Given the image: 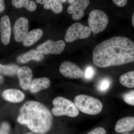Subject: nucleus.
I'll list each match as a JSON object with an SVG mask.
<instances>
[{"label": "nucleus", "mask_w": 134, "mask_h": 134, "mask_svg": "<svg viewBox=\"0 0 134 134\" xmlns=\"http://www.w3.org/2000/svg\"><path fill=\"white\" fill-rule=\"evenodd\" d=\"M92 60L94 65L101 68L133 62L134 43L126 37H113L95 47Z\"/></svg>", "instance_id": "nucleus-1"}, {"label": "nucleus", "mask_w": 134, "mask_h": 134, "mask_svg": "<svg viewBox=\"0 0 134 134\" xmlns=\"http://www.w3.org/2000/svg\"><path fill=\"white\" fill-rule=\"evenodd\" d=\"M18 122L37 133L44 134L49 131L53 123V117L45 106L38 101L30 100L20 108Z\"/></svg>", "instance_id": "nucleus-2"}, {"label": "nucleus", "mask_w": 134, "mask_h": 134, "mask_svg": "<svg viewBox=\"0 0 134 134\" xmlns=\"http://www.w3.org/2000/svg\"><path fill=\"white\" fill-rule=\"evenodd\" d=\"M74 104L82 112L90 115H95L101 112L103 105L101 102L93 97L79 95L74 99Z\"/></svg>", "instance_id": "nucleus-3"}, {"label": "nucleus", "mask_w": 134, "mask_h": 134, "mask_svg": "<svg viewBox=\"0 0 134 134\" xmlns=\"http://www.w3.org/2000/svg\"><path fill=\"white\" fill-rule=\"evenodd\" d=\"M53 104L54 107L52 112L55 116L75 117L79 115V110L74 103L63 97L55 98L53 100Z\"/></svg>", "instance_id": "nucleus-4"}, {"label": "nucleus", "mask_w": 134, "mask_h": 134, "mask_svg": "<svg viewBox=\"0 0 134 134\" xmlns=\"http://www.w3.org/2000/svg\"><path fill=\"white\" fill-rule=\"evenodd\" d=\"M88 22L91 31L96 34L105 30L108 25L109 19L104 12L100 10L96 9L90 12Z\"/></svg>", "instance_id": "nucleus-5"}, {"label": "nucleus", "mask_w": 134, "mask_h": 134, "mask_svg": "<svg viewBox=\"0 0 134 134\" xmlns=\"http://www.w3.org/2000/svg\"><path fill=\"white\" fill-rule=\"evenodd\" d=\"M90 27L80 23H75L67 29L65 39L67 43H71L77 39H83L88 37L91 34Z\"/></svg>", "instance_id": "nucleus-6"}, {"label": "nucleus", "mask_w": 134, "mask_h": 134, "mask_svg": "<svg viewBox=\"0 0 134 134\" xmlns=\"http://www.w3.org/2000/svg\"><path fill=\"white\" fill-rule=\"evenodd\" d=\"M66 44L62 40L55 41L48 40L40 44L37 47V50L43 54H59L65 49Z\"/></svg>", "instance_id": "nucleus-7"}, {"label": "nucleus", "mask_w": 134, "mask_h": 134, "mask_svg": "<svg viewBox=\"0 0 134 134\" xmlns=\"http://www.w3.org/2000/svg\"><path fill=\"white\" fill-rule=\"evenodd\" d=\"M60 72L68 78L77 79L82 78L84 73L81 68L76 64L69 61H65L60 65Z\"/></svg>", "instance_id": "nucleus-8"}, {"label": "nucleus", "mask_w": 134, "mask_h": 134, "mask_svg": "<svg viewBox=\"0 0 134 134\" xmlns=\"http://www.w3.org/2000/svg\"><path fill=\"white\" fill-rule=\"evenodd\" d=\"M88 0H76L70 4L67 9L68 13L72 14V18L77 21L82 18L84 15V10L90 5Z\"/></svg>", "instance_id": "nucleus-9"}, {"label": "nucleus", "mask_w": 134, "mask_h": 134, "mask_svg": "<svg viewBox=\"0 0 134 134\" xmlns=\"http://www.w3.org/2000/svg\"><path fill=\"white\" fill-rule=\"evenodd\" d=\"M29 21L25 18H19L15 22L13 32L15 40L17 42L23 41L29 31Z\"/></svg>", "instance_id": "nucleus-10"}, {"label": "nucleus", "mask_w": 134, "mask_h": 134, "mask_svg": "<svg viewBox=\"0 0 134 134\" xmlns=\"http://www.w3.org/2000/svg\"><path fill=\"white\" fill-rule=\"evenodd\" d=\"M17 74L21 88L24 90L30 89L33 77L31 69L27 66H22L19 68Z\"/></svg>", "instance_id": "nucleus-11"}, {"label": "nucleus", "mask_w": 134, "mask_h": 134, "mask_svg": "<svg viewBox=\"0 0 134 134\" xmlns=\"http://www.w3.org/2000/svg\"><path fill=\"white\" fill-rule=\"evenodd\" d=\"M0 32L2 43L7 45L9 44L11 35L10 21L7 15L3 16L0 20Z\"/></svg>", "instance_id": "nucleus-12"}, {"label": "nucleus", "mask_w": 134, "mask_h": 134, "mask_svg": "<svg viewBox=\"0 0 134 134\" xmlns=\"http://www.w3.org/2000/svg\"><path fill=\"white\" fill-rule=\"evenodd\" d=\"M134 129V117H124L117 121L115 127L117 133H125Z\"/></svg>", "instance_id": "nucleus-13"}, {"label": "nucleus", "mask_w": 134, "mask_h": 134, "mask_svg": "<svg viewBox=\"0 0 134 134\" xmlns=\"http://www.w3.org/2000/svg\"><path fill=\"white\" fill-rule=\"evenodd\" d=\"M44 58L43 54L37 50L33 49L20 54L16 58V61L20 64H25L31 60L40 61Z\"/></svg>", "instance_id": "nucleus-14"}, {"label": "nucleus", "mask_w": 134, "mask_h": 134, "mask_svg": "<svg viewBox=\"0 0 134 134\" xmlns=\"http://www.w3.org/2000/svg\"><path fill=\"white\" fill-rule=\"evenodd\" d=\"M2 96L5 100L13 103L21 102L25 97L24 93L21 91L14 89L5 90L3 92Z\"/></svg>", "instance_id": "nucleus-15"}, {"label": "nucleus", "mask_w": 134, "mask_h": 134, "mask_svg": "<svg viewBox=\"0 0 134 134\" xmlns=\"http://www.w3.org/2000/svg\"><path fill=\"white\" fill-rule=\"evenodd\" d=\"M43 34V31L40 29H35L29 31L22 41L23 45L25 47L32 46L41 38Z\"/></svg>", "instance_id": "nucleus-16"}, {"label": "nucleus", "mask_w": 134, "mask_h": 134, "mask_svg": "<svg viewBox=\"0 0 134 134\" xmlns=\"http://www.w3.org/2000/svg\"><path fill=\"white\" fill-rule=\"evenodd\" d=\"M50 85V79L47 77L36 78L32 80L30 87V91L32 93H37L42 90L48 88Z\"/></svg>", "instance_id": "nucleus-17"}, {"label": "nucleus", "mask_w": 134, "mask_h": 134, "mask_svg": "<svg viewBox=\"0 0 134 134\" xmlns=\"http://www.w3.org/2000/svg\"><path fill=\"white\" fill-rule=\"evenodd\" d=\"M12 5L17 8L25 7L29 11L33 12L36 10L37 5L33 1L29 0H13Z\"/></svg>", "instance_id": "nucleus-18"}, {"label": "nucleus", "mask_w": 134, "mask_h": 134, "mask_svg": "<svg viewBox=\"0 0 134 134\" xmlns=\"http://www.w3.org/2000/svg\"><path fill=\"white\" fill-rule=\"evenodd\" d=\"M119 81L120 83L125 87L134 88V70L122 75L120 77Z\"/></svg>", "instance_id": "nucleus-19"}, {"label": "nucleus", "mask_w": 134, "mask_h": 134, "mask_svg": "<svg viewBox=\"0 0 134 134\" xmlns=\"http://www.w3.org/2000/svg\"><path fill=\"white\" fill-rule=\"evenodd\" d=\"M44 7L45 9H51L54 13L59 14L63 10L62 3L59 0H50L45 4Z\"/></svg>", "instance_id": "nucleus-20"}, {"label": "nucleus", "mask_w": 134, "mask_h": 134, "mask_svg": "<svg viewBox=\"0 0 134 134\" xmlns=\"http://www.w3.org/2000/svg\"><path fill=\"white\" fill-rule=\"evenodd\" d=\"M19 68V66L15 64L4 65L0 64V74L7 76L16 74Z\"/></svg>", "instance_id": "nucleus-21"}, {"label": "nucleus", "mask_w": 134, "mask_h": 134, "mask_svg": "<svg viewBox=\"0 0 134 134\" xmlns=\"http://www.w3.org/2000/svg\"><path fill=\"white\" fill-rule=\"evenodd\" d=\"M111 81L109 79L104 78L99 82L98 86V89L99 91L104 92L110 88Z\"/></svg>", "instance_id": "nucleus-22"}, {"label": "nucleus", "mask_w": 134, "mask_h": 134, "mask_svg": "<svg viewBox=\"0 0 134 134\" xmlns=\"http://www.w3.org/2000/svg\"><path fill=\"white\" fill-rule=\"evenodd\" d=\"M122 98L127 104L134 106V90L124 93L122 95Z\"/></svg>", "instance_id": "nucleus-23"}, {"label": "nucleus", "mask_w": 134, "mask_h": 134, "mask_svg": "<svg viewBox=\"0 0 134 134\" xmlns=\"http://www.w3.org/2000/svg\"><path fill=\"white\" fill-rule=\"evenodd\" d=\"M94 74H95V71L92 67L89 66L86 68L85 74V77L86 79H92Z\"/></svg>", "instance_id": "nucleus-24"}, {"label": "nucleus", "mask_w": 134, "mask_h": 134, "mask_svg": "<svg viewBox=\"0 0 134 134\" xmlns=\"http://www.w3.org/2000/svg\"><path fill=\"white\" fill-rule=\"evenodd\" d=\"M87 134H107V132L103 127H98L92 130Z\"/></svg>", "instance_id": "nucleus-25"}, {"label": "nucleus", "mask_w": 134, "mask_h": 134, "mask_svg": "<svg viewBox=\"0 0 134 134\" xmlns=\"http://www.w3.org/2000/svg\"><path fill=\"white\" fill-rule=\"evenodd\" d=\"M9 127L7 123L6 122L3 123L0 129V134H8Z\"/></svg>", "instance_id": "nucleus-26"}, {"label": "nucleus", "mask_w": 134, "mask_h": 134, "mask_svg": "<svg viewBox=\"0 0 134 134\" xmlns=\"http://www.w3.org/2000/svg\"><path fill=\"white\" fill-rule=\"evenodd\" d=\"M113 2L118 7H122L126 5L127 1L126 0H113Z\"/></svg>", "instance_id": "nucleus-27"}, {"label": "nucleus", "mask_w": 134, "mask_h": 134, "mask_svg": "<svg viewBox=\"0 0 134 134\" xmlns=\"http://www.w3.org/2000/svg\"><path fill=\"white\" fill-rule=\"evenodd\" d=\"M5 6L4 1L0 0V13L2 12L5 10Z\"/></svg>", "instance_id": "nucleus-28"}, {"label": "nucleus", "mask_w": 134, "mask_h": 134, "mask_svg": "<svg viewBox=\"0 0 134 134\" xmlns=\"http://www.w3.org/2000/svg\"><path fill=\"white\" fill-rule=\"evenodd\" d=\"M48 1H47V0H43V1H41V0H36V2L37 3H39L40 4H42V5H44L46 4L47 3V2Z\"/></svg>", "instance_id": "nucleus-29"}, {"label": "nucleus", "mask_w": 134, "mask_h": 134, "mask_svg": "<svg viewBox=\"0 0 134 134\" xmlns=\"http://www.w3.org/2000/svg\"><path fill=\"white\" fill-rule=\"evenodd\" d=\"M4 81V78L0 74V84L2 83Z\"/></svg>", "instance_id": "nucleus-30"}, {"label": "nucleus", "mask_w": 134, "mask_h": 134, "mask_svg": "<svg viewBox=\"0 0 134 134\" xmlns=\"http://www.w3.org/2000/svg\"><path fill=\"white\" fill-rule=\"evenodd\" d=\"M132 24L134 27V13L132 17Z\"/></svg>", "instance_id": "nucleus-31"}, {"label": "nucleus", "mask_w": 134, "mask_h": 134, "mask_svg": "<svg viewBox=\"0 0 134 134\" xmlns=\"http://www.w3.org/2000/svg\"><path fill=\"white\" fill-rule=\"evenodd\" d=\"M74 0H73V1H71V0H69V1H68V2L69 3H70V4H71V3H72L74 2Z\"/></svg>", "instance_id": "nucleus-32"}, {"label": "nucleus", "mask_w": 134, "mask_h": 134, "mask_svg": "<svg viewBox=\"0 0 134 134\" xmlns=\"http://www.w3.org/2000/svg\"><path fill=\"white\" fill-rule=\"evenodd\" d=\"M61 1L62 2V3H64L66 2V1H65V0H64V1H63V0H62V1Z\"/></svg>", "instance_id": "nucleus-33"}, {"label": "nucleus", "mask_w": 134, "mask_h": 134, "mask_svg": "<svg viewBox=\"0 0 134 134\" xmlns=\"http://www.w3.org/2000/svg\"><path fill=\"white\" fill-rule=\"evenodd\" d=\"M122 134H134V133H133V134H130V133H123Z\"/></svg>", "instance_id": "nucleus-34"}, {"label": "nucleus", "mask_w": 134, "mask_h": 134, "mask_svg": "<svg viewBox=\"0 0 134 134\" xmlns=\"http://www.w3.org/2000/svg\"><path fill=\"white\" fill-rule=\"evenodd\" d=\"M32 134V133H28V134Z\"/></svg>", "instance_id": "nucleus-35"}]
</instances>
